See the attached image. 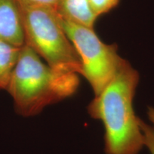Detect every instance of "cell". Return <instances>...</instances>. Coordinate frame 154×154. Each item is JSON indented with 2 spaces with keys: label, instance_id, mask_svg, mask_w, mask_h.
<instances>
[{
  "label": "cell",
  "instance_id": "obj_4",
  "mask_svg": "<svg viewBox=\"0 0 154 154\" xmlns=\"http://www.w3.org/2000/svg\"><path fill=\"white\" fill-rule=\"evenodd\" d=\"M58 16L63 30L79 55L82 75L90 84L95 96L99 95L125 59L118 54L116 45L102 42L93 29Z\"/></svg>",
  "mask_w": 154,
  "mask_h": 154
},
{
  "label": "cell",
  "instance_id": "obj_1",
  "mask_svg": "<svg viewBox=\"0 0 154 154\" xmlns=\"http://www.w3.org/2000/svg\"><path fill=\"white\" fill-rule=\"evenodd\" d=\"M138 81L137 71L124 60L110 82L88 105L89 115L104 126L106 154H138L144 146L138 117L133 107Z\"/></svg>",
  "mask_w": 154,
  "mask_h": 154
},
{
  "label": "cell",
  "instance_id": "obj_5",
  "mask_svg": "<svg viewBox=\"0 0 154 154\" xmlns=\"http://www.w3.org/2000/svg\"><path fill=\"white\" fill-rule=\"evenodd\" d=\"M0 39L19 48L25 44L17 0H0Z\"/></svg>",
  "mask_w": 154,
  "mask_h": 154
},
{
  "label": "cell",
  "instance_id": "obj_10",
  "mask_svg": "<svg viewBox=\"0 0 154 154\" xmlns=\"http://www.w3.org/2000/svg\"><path fill=\"white\" fill-rule=\"evenodd\" d=\"M59 0H17V2L27 6L46 7L57 9Z\"/></svg>",
  "mask_w": 154,
  "mask_h": 154
},
{
  "label": "cell",
  "instance_id": "obj_8",
  "mask_svg": "<svg viewBox=\"0 0 154 154\" xmlns=\"http://www.w3.org/2000/svg\"><path fill=\"white\" fill-rule=\"evenodd\" d=\"M138 122L143 134L144 146L148 148L151 154H154V127L146 124L140 118H138Z\"/></svg>",
  "mask_w": 154,
  "mask_h": 154
},
{
  "label": "cell",
  "instance_id": "obj_3",
  "mask_svg": "<svg viewBox=\"0 0 154 154\" xmlns=\"http://www.w3.org/2000/svg\"><path fill=\"white\" fill-rule=\"evenodd\" d=\"M17 4L25 43L43 57L54 70L82 75L80 57L63 30L56 9Z\"/></svg>",
  "mask_w": 154,
  "mask_h": 154
},
{
  "label": "cell",
  "instance_id": "obj_9",
  "mask_svg": "<svg viewBox=\"0 0 154 154\" xmlns=\"http://www.w3.org/2000/svg\"><path fill=\"white\" fill-rule=\"evenodd\" d=\"M120 0H89L92 10L99 17L116 7Z\"/></svg>",
  "mask_w": 154,
  "mask_h": 154
},
{
  "label": "cell",
  "instance_id": "obj_2",
  "mask_svg": "<svg viewBox=\"0 0 154 154\" xmlns=\"http://www.w3.org/2000/svg\"><path fill=\"white\" fill-rule=\"evenodd\" d=\"M79 85L78 74L54 70L25 43L21 47L7 91L12 97L17 113L29 117L72 96Z\"/></svg>",
  "mask_w": 154,
  "mask_h": 154
},
{
  "label": "cell",
  "instance_id": "obj_6",
  "mask_svg": "<svg viewBox=\"0 0 154 154\" xmlns=\"http://www.w3.org/2000/svg\"><path fill=\"white\" fill-rule=\"evenodd\" d=\"M56 11L62 18L91 29L98 18L89 0H59Z\"/></svg>",
  "mask_w": 154,
  "mask_h": 154
},
{
  "label": "cell",
  "instance_id": "obj_11",
  "mask_svg": "<svg viewBox=\"0 0 154 154\" xmlns=\"http://www.w3.org/2000/svg\"><path fill=\"white\" fill-rule=\"evenodd\" d=\"M148 116H149L150 121L154 125V108L149 107V109H148Z\"/></svg>",
  "mask_w": 154,
  "mask_h": 154
},
{
  "label": "cell",
  "instance_id": "obj_7",
  "mask_svg": "<svg viewBox=\"0 0 154 154\" xmlns=\"http://www.w3.org/2000/svg\"><path fill=\"white\" fill-rule=\"evenodd\" d=\"M20 49L0 39V89H7Z\"/></svg>",
  "mask_w": 154,
  "mask_h": 154
}]
</instances>
